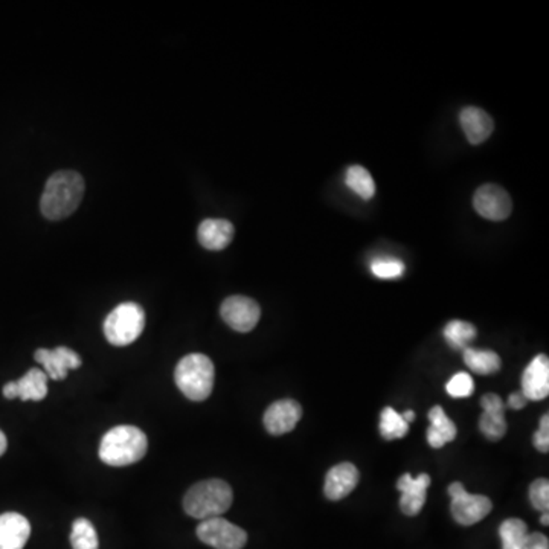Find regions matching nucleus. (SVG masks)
Masks as SVG:
<instances>
[{
	"label": "nucleus",
	"instance_id": "1",
	"mask_svg": "<svg viewBox=\"0 0 549 549\" xmlns=\"http://www.w3.org/2000/svg\"><path fill=\"white\" fill-rule=\"evenodd\" d=\"M85 188V179L76 171H58L51 175L40 200L43 215L54 222L69 217L80 206Z\"/></svg>",
	"mask_w": 549,
	"mask_h": 549
},
{
	"label": "nucleus",
	"instance_id": "2",
	"mask_svg": "<svg viewBox=\"0 0 549 549\" xmlns=\"http://www.w3.org/2000/svg\"><path fill=\"white\" fill-rule=\"evenodd\" d=\"M147 435L136 426H116L110 429L100 444V458L112 467L132 465L147 454Z\"/></svg>",
	"mask_w": 549,
	"mask_h": 549
},
{
	"label": "nucleus",
	"instance_id": "3",
	"mask_svg": "<svg viewBox=\"0 0 549 549\" xmlns=\"http://www.w3.org/2000/svg\"><path fill=\"white\" fill-rule=\"evenodd\" d=\"M234 501L233 488L222 479H208L193 485L184 497V510L199 521H208L231 508Z\"/></svg>",
	"mask_w": 549,
	"mask_h": 549
},
{
	"label": "nucleus",
	"instance_id": "4",
	"mask_svg": "<svg viewBox=\"0 0 549 549\" xmlns=\"http://www.w3.org/2000/svg\"><path fill=\"white\" fill-rule=\"evenodd\" d=\"M215 379L213 360L208 355L193 353L180 360L175 380L180 393L193 402H204L211 395Z\"/></svg>",
	"mask_w": 549,
	"mask_h": 549
},
{
	"label": "nucleus",
	"instance_id": "5",
	"mask_svg": "<svg viewBox=\"0 0 549 549\" xmlns=\"http://www.w3.org/2000/svg\"><path fill=\"white\" fill-rule=\"evenodd\" d=\"M145 327V313L136 303L119 304L105 321V339L115 346H127L141 336Z\"/></svg>",
	"mask_w": 549,
	"mask_h": 549
},
{
	"label": "nucleus",
	"instance_id": "6",
	"mask_svg": "<svg viewBox=\"0 0 549 549\" xmlns=\"http://www.w3.org/2000/svg\"><path fill=\"white\" fill-rule=\"evenodd\" d=\"M452 497L450 512L460 525L470 526L483 521L493 510V504L484 494H472L461 483H452L449 487Z\"/></svg>",
	"mask_w": 549,
	"mask_h": 549
},
{
	"label": "nucleus",
	"instance_id": "7",
	"mask_svg": "<svg viewBox=\"0 0 549 549\" xmlns=\"http://www.w3.org/2000/svg\"><path fill=\"white\" fill-rule=\"evenodd\" d=\"M197 537L214 549H243L247 544L246 531L223 517L200 522Z\"/></svg>",
	"mask_w": 549,
	"mask_h": 549
},
{
	"label": "nucleus",
	"instance_id": "8",
	"mask_svg": "<svg viewBox=\"0 0 549 549\" xmlns=\"http://www.w3.org/2000/svg\"><path fill=\"white\" fill-rule=\"evenodd\" d=\"M223 321L238 333H249L260 321L261 308L256 301L247 296H229L220 308Z\"/></svg>",
	"mask_w": 549,
	"mask_h": 549
},
{
	"label": "nucleus",
	"instance_id": "9",
	"mask_svg": "<svg viewBox=\"0 0 549 549\" xmlns=\"http://www.w3.org/2000/svg\"><path fill=\"white\" fill-rule=\"evenodd\" d=\"M474 206L481 217L501 222L512 214V197L501 186L484 185L474 193Z\"/></svg>",
	"mask_w": 549,
	"mask_h": 549
},
{
	"label": "nucleus",
	"instance_id": "10",
	"mask_svg": "<svg viewBox=\"0 0 549 549\" xmlns=\"http://www.w3.org/2000/svg\"><path fill=\"white\" fill-rule=\"evenodd\" d=\"M301 417H303L301 404L292 398H283L267 407L263 423L270 435L280 436L294 431Z\"/></svg>",
	"mask_w": 549,
	"mask_h": 549
},
{
	"label": "nucleus",
	"instance_id": "11",
	"mask_svg": "<svg viewBox=\"0 0 549 549\" xmlns=\"http://www.w3.org/2000/svg\"><path fill=\"white\" fill-rule=\"evenodd\" d=\"M484 414L479 418V429L483 435L490 441H499L507 434L505 411L507 404L496 394H485L481 398Z\"/></svg>",
	"mask_w": 549,
	"mask_h": 549
},
{
	"label": "nucleus",
	"instance_id": "12",
	"mask_svg": "<svg viewBox=\"0 0 549 549\" xmlns=\"http://www.w3.org/2000/svg\"><path fill=\"white\" fill-rule=\"evenodd\" d=\"M522 394L528 402H540L549 394V359L546 354L535 355L522 375Z\"/></svg>",
	"mask_w": 549,
	"mask_h": 549
},
{
	"label": "nucleus",
	"instance_id": "13",
	"mask_svg": "<svg viewBox=\"0 0 549 549\" xmlns=\"http://www.w3.org/2000/svg\"><path fill=\"white\" fill-rule=\"evenodd\" d=\"M38 364H42L46 370L48 379L63 380L67 377V371L76 370L81 366V357L76 354L75 351L66 346H58L55 350H40L35 351L34 354Z\"/></svg>",
	"mask_w": 549,
	"mask_h": 549
},
{
	"label": "nucleus",
	"instance_id": "14",
	"mask_svg": "<svg viewBox=\"0 0 549 549\" xmlns=\"http://www.w3.org/2000/svg\"><path fill=\"white\" fill-rule=\"evenodd\" d=\"M431 485V476L422 474L417 479L411 474H403L397 481V488L402 492L400 508L406 516H417L426 504V490Z\"/></svg>",
	"mask_w": 549,
	"mask_h": 549
},
{
	"label": "nucleus",
	"instance_id": "15",
	"mask_svg": "<svg viewBox=\"0 0 549 549\" xmlns=\"http://www.w3.org/2000/svg\"><path fill=\"white\" fill-rule=\"evenodd\" d=\"M4 395L8 400L19 397L24 402H40L48 395V375L42 370L33 368L17 382H10L4 386Z\"/></svg>",
	"mask_w": 549,
	"mask_h": 549
},
{
	"label": "nucleus",
	"instance_id": "16",
	"mask_svg": "<svg viewBox=\"0 0 549 549\" xmlns=\"http://www.w3.org/2000/svg\"><path fill=\"white\" fill-rule=\"evenodd\" d=\"M359 479V470L354 464L342 463L334 465L327 474L324 493L330 501H341L357 487Z\"/></svg>",
	"mask_w": 549,
	"mask_h": 549
},
{
	"label": "nucleus",
	"instance_id": "17",
	"mask_svg": "<svg viewBox=\"0 0 549 549\" xmlns=\"http://www.w3.org/2000/svg\"><path fill=\"white\" fill-rule=\"evenodd\" d=\"M31 535V525L19 513L0 514V549H24Z\"/></svg>",
	"mask_w": 549,
	"mask_h": 549
},
{
	"label": "nucleus",
	"instance_id": "18",
	"mask_svg": "<svg viewBox=\"0 0 549 549\" xmlns=\"http://www.w3.org/2000/svg\"><path fill=\"white\" fill-rule=\"evenodd\" d=\"M197 237L205 249L223 251L233 242V223L227 222L225 218H206L200 223Z\"/></svg>",
	"mask_w": 549,
	"mask_h": 549
},
{
	"label": "nucleus",
	"instance_id": "19",
	"mask_svg": "<svg viewBox=\"0 0 549 549\" xmlns=\"http://www.w3.org/2000/svg\"><path fill=\"white\" fill-rule=\"evenodd\" d=\"M461 127L470 144L479 145L492 135L494 123L492 116L478 107H465L460 115Z\"/></svg>",
	"mask_w": 549,
	"mask_h": 549
},
{
	"label": "nucleus",
	"instance_id": "20",
	"mask_svg": "<svg viewBox=\"0 0 549 549\" xmlns=\"http://www.w3.org/2000/svg\"><path fill=\"white\" fill-rule=\"evenodd\" d=\"M429 422L431 427L427 429V443L434 449H441L458 435V429L454 426V423L445 415L444 409L441 406L432 407L429 411Z\"/></svg>",
	"mask_w": 549,
	"mask_h": 549
},
{
	"label": "nucleus",
	"instance_id": "21",
	"mask_svg": "<svg viewBox=\"0 0 549 549\" xmlns=\"http://www.w3.org/2000/svg\"><path fill=\"white\" fill-rule=\"evenodd\" d=\"M464 362L470 371L481 375L494 374L502 366L501 357L494 351L476 350L470 346L464 350Z\"/></svg>",
	"mask_w": 549,
	"mask_h": 549
},
{
	"label": "nucleus",
	"instance_id": "22",
	"mask_svg": "<svg viewBox=\"0 0 549 549\" xmlns=\"http://www.w3.org/2000/svg\"><path fill=\"white\" fill-rule=\"evenodd\" d=\"M345 185L364 200H371L375 195V184L370 171L360 165H353L346 170Z\"/></svg>",
	"mask_w": 549,
	"mask_h": 549
},
{
	"label": "nucleus",
	"instance_id": "23",
	"mask_svg": "<svg viewBox=\"0 0 549 549\" xmlns=\"http://www.w3.org/2000/svg\"><path fill=\"white\" fill-rule=\"evenodd\" d=\"M528 534V526L521 519H507L499 526L502 549H525Z\"/></svg>",
	"mask_w": 549,
	"mask_h": 549
},
{
	"label": "nucleus",
	"instance_id": "24",
	"mask_svg": "<svg viewBox=\"0 0 549 549\" xmlns=\"http://www.w3.org/2000/svg\"><path fill=\"white\" fill-rule=\"evenodd\" d=\"M474 324L464 321H450L444 328V339L454 350H465L470 342L476 337Z\"/></svg>",
	"mask_w": 549,
	"mask_h": 549
},
{
	"label": "nucleus",
	"instance_id": "25",
	"mask_svg": "<svg viewBox=\"0 0 549 549\" xmlns=\"http://www.w3.org/2000/svg\"><path fill=\"white\" fill-rule=\"evenodd\" d=\"M407 432L409 424L403 420L402 414L393 407H384L380 415V434L384 440H400L407 435Z\"/></svg>",
	"mask_w": 549,
	"mask_h": 549
},
{
	"label": "nucleus",
	"instance_id": "26",
	"mask_svg": "<svg viewBox=\"0 0 549 549\" xmlns=\"http://www.w3.org/2000/svg\"><path fill=\"white\" fill-rule=\"evenodd\" d=\"M71 544L72 549L100 548L98 534H96V530L92 525V522L81 517V519H76L72 524Z\"/></svg>",
	"mask_w": 549,
	"mask_h": 549
},
{
	"label": "nucleus",
	"instance_id": "27",
	"mask_svg": "<svg viewBox=\"0 0 549 549\" xmlns=\"http://www.w3.org/2000/svg\"><path fill=\"white\" fill-rule=\"evenodd\" d=\"M404 265L402 260L393 256H380L371 263V272L380 280H397L404 274Z\"/></svg>",
	"mask_w": 549,
	"mask_h": 549
},
{
	"label": "nucleus",
	"instance_id": "28",
	"mask_svg": "<svg viewBox=\"0 0 549 549\" xmlns=\"http://www.w3.org/2000/svg\"><path fill=\"white\" fill-rule=\"evenodd\" d=\"M445 391L450 397L465 398L470 397L474 391V382L472 375L467 373H458L445 384Z\"/></svg>",
	"mask_w": 549,
	"mask_h": 549
},
{
	"label": "nucleus",
	"instance_id": "29",
	"mask_svg": "<svg viewBox=\"0 0 549 549\" xmlns=\"http://www.w3.org/2000/svg\"><path fill=\"white\" fill-rule=\"evenodd\" d=\"M530 501L533 507L539 512H549V481L548 479H535L530 485Z\"/></svg>",
	"mask_w": 549,
	"mask_h": 549
},
{
	"label": "nucleus",
	"instance_id": "30",
	"mask_svg": "<svg viewBox=\"0 0 549 549\" xmlns=\"http://www.w3.org/2000/svg\"><path fill=\"white\" fill-rule=\"evenodd\" d=\"M534 445L535 449L542 452V454H548L549 452V415L544 414L542 420H540L539 431L534 434Z\"/></svg>",
	"mask_w": 549,
	"mask_h": 549
},
{
	"label": "nucleus",
	"instance_id": "31",
	"mask_svg": "<svg viewBox=\"0 0 549 549\" xmlns=\"http://www.w3.org/2000/svg\"><path fill=\"white\" fill-rule=\"evenodd\" d=\"M525 549H549V540L542 533H530L526 539Z\"/></svg>",
	"mask_w": 549,
	"mask_h": 549
},
{
	"label": "nucleus",
	"instance_id": "32",
	"mask_svg": "<svg viewBox=\"0 0 549 549\" xmlns=\"http://www.w3.org/2000/svg\"><path fill=\"white\" fill-rule=\"evenodd\" d=\"M526 403H528V400H526L525 395L522 393L512 394L510 398H508V406L512 407V409H516V411H519L522 407H525Z\"/></svg>",
	"mask_w": 549,
	"mask_h": 549
},
{
	"label": "nucleus",
	"instance_id": "33",
	"mask_svg": "<svg viewBox=\"0 0 549 549\" xmlns=\"http://www.w3.org/2000/svg\"><path fill=\"white\" fill-rule=\"evenodd\" d=\"M6 447H8V441H6L5 434L0 431V456L5 454Z\"/></svg>",
	"mask_w": 549,
	"mask_h": 549
},
{
	"label": "nucleus",
	"instance_id": "34",
	"mask_svg": "<svg viewBox=\"0 0 549 549\" xmlns=\"http://www.w3.org/2000/svg\"><path fill=\"white\" fill-rule=\"evenodd\" d=\"M403 420L409 424V423L414 422L415 420V412L414 411H406L404 414H402Z\"/></svg>",
	"mask_w": 549,
	"mask_h": 549
},
{
	"label": "nucleus",
	"instance_id": "35",
	"mask_svg": "<svg viewBox=\"0 0 549 549\" xmlns=\"http://www.w3.org/2000/svg\"><path fill=\"white\" fill-rule=\"evenodd\" d=\"M540 522H542V524H544V526L549 525L548 512H544V514H542V517H540Z\"/></svg>",
	"mask_w": 549,
	"mask_h": 549
}]
</instances>
